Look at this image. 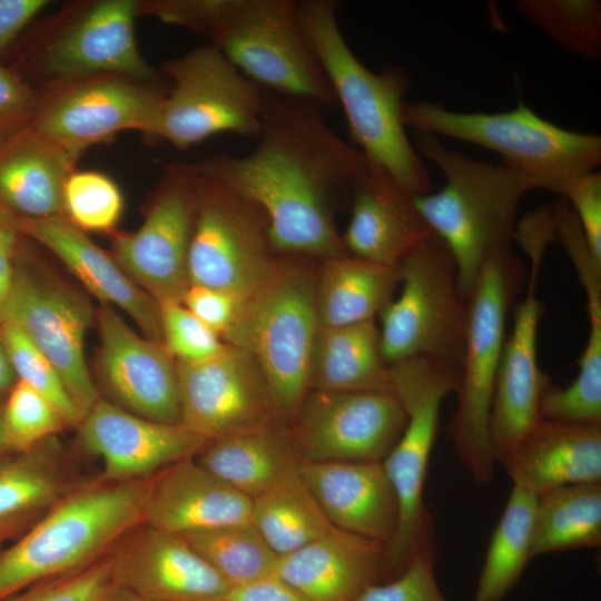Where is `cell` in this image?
<instances>
[{
  "label": "cell",
  "mask_w": 601,
  "mask_h": 601,
  "mask_svg": "<svg viewBox=\"0 0 601 601\" xmlns=\"http://www.w3.org/2000/svg\"><path fill=\"white\" fill-rule=\"evenodd\" d=\"M406 421L391 392L311 390L288 428L299 461L382 462Z\"/></svg>",
  "instance_id": "cell-16"
},
{
  "label": "cell",
  "mask_w": 601,
  "mask_h": 601,
  "mask_svg": "<svg viewBox=\"0 0 601 601\" xmlns=\"http://www.w3.org/2000/svg\"><path fill=\"white\" fill-rule=\"evenodd\" d=\"M184 28L209 37L247 79L266 91L336 102L333 89L300 24L293 0H187Z\"/></svg>",
  "instance_id": "cell-4"
},
{
  "label": "cell",
  "mask_w": 601,
  "mask_h": 601,
  "mask_svg": "<svg viewBox=\"0 0 601 601\" xmlns=\"http://www.w3.org/2000/svg\"><path fill=\"white\" fill-rule=\"evenodd\" d=\"M536 496L513 485L493 531L472 601H503L520 580L531 556Z\"/></svg>",
  "instance_id": "cell-35"
},
{
  "label": "cell",
  "mask_w": 601,
  "mask_h": 601,
  "mask_svg": "<svg viewBox=\"0 0 601 601\" xmlns=\"http://www.w3.org/2000/svg\"><path fill=\"white\" fill-rule=\"evenodd\" d=\"M311 390L392 392L391 366L381 352L374 319L319 326L311 357Z\"/></svg>",
  "instance_id": "cell-31"
},
{
  "label": "cell",
  "mask_w": 601,
  "mask_h": 601,
  "mask_svg": "<svg viewBox=\"0 0 601 601\" xmlns=\"http://www.w3.org/2000/svg\"><path fill=\"white\" fill-rule=\"evenodd\" d=\"M275 575L309 601H358L391 580L386 545L339 529L278 556Z\"/></svg>",
  "instance_id": "cell-26"
},
{
  "label": "cell",
  "mask_w": 601,
  "mask_h": 601,
  "mask_svg": "<svg viewBox=\"0 0 601 601\" xmlns=\"http://www.w3.org/2000/svg\"><path fill=\"white\" fill-rule=\"evenodd\" d=\"M601 545V482L571 484L538 496L531 556Z\"/></svg>",
  "instance_id": "cell-33"
},
{
  "label": "cell",
  "mask_w": 601,
  "mask_h": 601,
  "mask_svg": "<svg viewBox=\"0 0 601 601\" xmlns=\"http://www.w3.org/2000/svg\"><path fill=\"white\" fill-rule=\"evenodd\" d=\"M436 548L416 553L395 578L370 587L358 601H447L435 577Z\"/></svg>",
  "instance_id": "cell-44"
},
{
  "label": "cell",
  "mask_w": 601,
  "mask_h": 601,
  "mask_svg": "<svg viewBox=\"0 0 601 601\" xmlns=\"http://www.w3.org/2000/svg\"><path fill=\"white\" fill-rule=\"evenodd\" d=\"M37 96L18 72L0 65V144L30 128Z\"/></svg>",
  "instance_id": "cell-46"
},
{
  "label": "cell",
  "mask_w": 601,
  "mask_h": 601,
  "mask_svg": "<svg viewBox=\"0 0 601 601\" xmlns=\"http://www.w3.org/2000/svg\"><path fill=\"white\" fill-rule=\"evenodd\" d=\"M67 483L53 456L30 455L0 466V521L53 506L66 494ZM68 490V489H67Z\"/></svg>",
  "instance_id": "cell-38"
},
{
  "label": "cell",
  "mask_w": 601,
  "mask_h": 601,
  "mask_svg": "<svg viewBox=\"0 0 601 601\" xmlns=\"http://www.w3.org/2000/svg\"><path fill=\"white\" fill-rule=\"evenodd\" d=\"M246 522H252V499L195 457L177 461L147 479V525L186 534Z\"/></svg>",
  "instance_id": "cell-25"
},
{
  "label": "cell",
  "mask_w": 601,
  "mask_h": 601,
  "mask_svg": "<svg viewBox=\"0 0 601 601\" xmlns=\"http://www.w3.org/2000/svg\"><path fill=\"white\" fill-rule=\"evenodd\" d=\"M162 343L175 361L193 363L221 353L227 343L180 302L159 303Z\"/></svg>",
  "instance_id": "cell-42"
},
{
  "label": "cell",
  "mask_w": 601,
  "mask_h": 601,
  "mask_svg": "<svg viewBox=\"0 0 601 601\" xmlns=\"http://www.w3.org/2000/svg\"><path fill=\"white\" fill-rule=\"evenodd\" d=\"M98 322L100 371L114 396L137 415L180 423L176 361L165 345L138 335L109 305Z\"/></svg>",
  "instance_id": "cell-22"
},
{
  "label": "cell",
  "mask_w": 601,
  "mask_h": 601,
  "mask_svg": "<svg viewBox=\"0 0 601 601\" xmlns=\"http://www.w3.org/2000/svg\"><path fill=\"white\" fill-rule=\"evenodd\" d=\"M528 254L531 266L526 295L514 307L490 412L489 439L495 463L540 420L541 396L551 384L538 363V329L544 308L536 296V285L543 250L534 248Z\"/></svg>",
  "instance_id": "cell-19"
},
{
  "label": "cell",
  "mask_w": 601,
  "mask_h": 601,
  "mask_svg": "<svg viewBox=\"0 0 601 601\" xmlns=\"http://www.w3.org/2000/svg\"><path fill=\"white\" fill-rule=\"evenodd\" d=\"M147 479L93 483L66 494L0 553V601L87 568L144 523Z\"/></svg>",
  "instance_id": "cell-5"
},
{
  "label": "cell",
  "mask_w": 601,
  "mask_h": 601,
  "mask_svg": "<svg viewBox=\"0 0 601 601\" xmlns=\"http://www.w3.org/2000/svg\"><path fill=\"white\" fill-rule=\"evenodd\" d=\"M499 463L513 485L536 497L565 485L601 482V425L540 418Z\"/></svg>",
  "instance_id": "cell-28"
},
{
  "label": "cell",
  "mask_w": 601,
  "mask_h": 601,
  "mask_svg": "<svg viewBox=\"0 0 601 601\" xmlns=\"http://www.w3.org/2000/svg\"><path fill=\"white\" fill-rule=\"evenodd\" d=\"M117 590L107 555L87 568L32 585L6 601H106Z\"/></svg>",
  "instance_id": "cell-43"
},
{
  "label": "cell",
  "mask_w": 601,
  "mask_h": 601,
  "mask_svg": "<svg viewBox=\"0 0 601 601\" xmlns=\"http://www.w3.org/2000/svg\"><path fill=\"white\" fill-rule=\"evenodd\" d=\"M16 377L7 349L0 338V391L9 387Z\"/></svg>",
  "instance_id": "cell-51"
},
{
  "label": "cell",
  "mask_w": 601,
  "mask_h": 601,
  "mask_svg": "<svg viewBox=\"0 0 601 601\" xmlns=\"http://www.w3.org/2000/svg\"><path fill=\"white\" fill-rule=\"evenodd\" d=\"M161 73L173 86L160 101L148 140L184 150L217 134L258 136L264 89L213 45L167 60Z\"/></svg>",
  "instance_id": "cell-11"
},
{
  "label": "cell",
  "mask_w": 601,
  "mask_h": 601,
  "mask_svg": "<svg viewBox=\"0 0 601 601\" xmlns=\"http://www.w3.org/2000/svg\"><path fill=\"white\" fill-rule=\"evenodd\" d=\"M252 523L277 556L337 529L300 479L297 467L252 499Z\"/></svg>",
  "instance_id": "cell-34"
},
{
  "label": "cell",
  "mask_w": 601,
  "mask_h": 601,
  "mask_svg": "<svg viewBox=\"0 0 601 601\" xmlns=\"http://www.w3.org/2000/svg\"><path fill=\"white\" fill-rule=\"evenodd\" d=\"M514 6L562 49L589 61L600 59L599 0H518Z\"/></svg>",
  "instance_id": "cell-37"
},
{
  "label": "cell",
  "mask_w": 601,
  "mask_h": 601,
  "mask_svg": "<svg viewBox=\"0 0 601 601\" xmlns=\"http://www.w3.org/2000/svg\"><path fill=\"white\" fill-rule=\"evenodd\" d=\"M109 555L117 588L148 601H215L231 587L180 534L145 523Z\"/></svg>",
  "instance_id": "cell-20"
},
{
  "label": "cell",
  "mask_w": 601,
  "mask_h": 601,
  "mask_svg": "<svg viewBox=\"0 0 601 601\" xmlns=\"http://www.w3.org/2000/svg\"><path fill=\"white\" fill-rule=\"evenodd\" d=\"M561 196L572 206L594 263L601 267V175L592 170L575 177Z\"/></svg>",
  "instance_id": "cell-45"
},
{
  "label": "cell",
  "mask_w": 601,
  "mask_h": 601,
  "mask_svg": "<svg viewBox=\"0 0 601 601\" xmlns=\"http://www.w3.org/2000/svg\"><path fill=\"white\" fill-rule=\"evenodd\" d=\"M413 145L446 179L441 190L414 196V203L449 248L460 292L466 299L490 255L511 247L520 200L535 185L502 164H487L449 149L427 132L415 131Z\"/></svg>",
  "instance_id": "cell-3"
},
{
  "label": "cell",
  "mask_w": 601,
  "mask_h": 601,
  "mask_svg": "<svg viewBox=\"0 0 601 601\" xmlns=\"http://www.w3.org/2000/svg\"><path fill=\"white\" fill-rule=\"evenodd\" d=\"M196 206L197 175L191 164H169L138 230L112 234L111 255L158 304L181 303L190 286L188 252Z\"/></svg>",
  "instance_id": "cell-15"
},
{
  "label": "cell",
  "mask_w": 601,
  "mask_h": 601,
  "mask_svg": "<svg viewBox=\"0 0 601 601\" xmlns=\"http://www.w3.org/2000/svg\"><path fill=\"white\" fill-rule=\"evenodd\" d=\"M106 601H148L141 599L137 595H134L129 592L118 589L108 600Z\"/></svg>",
  "instance_id": "cell-52"
},
{
  "label": "cell",
  "mask_w": 601,
  "mask_h": 601,
  "mask_svg": "<svg viewBox=\"0 0 601 601\" xmlns=\"http://www.w3.org/2000/svg\"><path fill=\"white\" fill-rule=\"evenodd\" d=\"M181 304L225 342L237 325L244 302L235 296L203 286L190 285Z\"/></svg>",
  "instance_id": "cell-47"
},
{
  "label": "cell",
  "mask_w": 601,
  "mask_h": 601,
  "mask_svg": "<svg viewBox=\"0 0 601 601\" xmlns=\"http://www.w3.org/2000/svg\"><path fill=\"white\" fill-rule=\"evenodd\" d=\"M67 426L58 410L39 392L18 381L1 417L6 446L27 451Z\"/></svg>",
  "instance_id": "cell-41"
},
{
  "label": "cell",
  "mask_w": 601,
  "mask_h": 601,
  "mask_svg": "<svg viewBox=\"0 0 601 601\" xmlns=\"http://www.w3.org/2000/svg\"><path fill=\"white\" fill-rule=\"evenodd\" d=\"M0 338L19 381L43 395L61 414L67 426L82 421L60 376L47 357L16 326L0 323Z\"/></svg>",
  "instance_id": "cell-40"
},
{
  "label": "cell",
  "mask_w": 601,
  "mask_h": 601,
  "mask_svg": "<svg viewBox=\"0 0 601 601\" xmlns=\"http://www.w3.org/2000/svg\"><path fill=\"white\" fill-rule=\"evenodd\" d=\"M342 242L352 256L380 265H398L434 231L414 203L382 169L370 164L349 205Z\"/></svg>",
  "instance_id": "cell-27"
},
{
  "label": "cell",
  "mask_w": 601,
  "mask_h": 601,
  "mask_svg": "<svg viewBox=\"0 0 601 601\" xmlns=\"http://www.w3.org/2000/svg\"><path fill=\"white\" fill-rule=\"evenodd\" d=\"M176 373L180 424L207 441L284 422L258 363L242 347L176 362Z\"/></svg>",
  "instance_id": "cell-18"
},
{
  "label": "cell",
  "mask_w": 601,
  "mask_h": 601,
  "mask_svg": "<svg viewBox=\"0 0 601 601\" xmlns=\"http://www.w3.org/2000/svg\"><path fill=\"white\" fill-rule=\"evenodd\" d=\"M49 3L48 0H0V56Z\"/></svg>",
  "instance_id": "cell-48"
},
{
  "label": "cell",
  "mask_w": 601,
  "mask_h": 601,
  "mask_svg": "<svg viewBox=\"0 0 601 601\" xmlns=\"http://www.w3.org/2000/svg\"><path fill=\"white\" fill-rule=\"evenodd\" d=\"M401 267L361 259L349 254L323 259L315 282L319 326L373 321L401 283Z\"/></svg>",
  "instance_id": "cell-32"
},
{
  "label": "cell",
  "mask_w": 601,
  "mask_h": 601,
  "mask_svg": "<svg viewBox=\"0 0 601 601\" xmlns=\"http://www.w3.org/2000/svg\"><path fill=\"white\" fill-rule=\"evenodd\" d=\"M13 217L21 235L55 254L101 304L119 307L145 337L162 343L158 303L122 270L111 254L63 217Z\"/></svg>",
  "instance_id": "cell-24"
},
{
  "label": "cell",
  "mask_w": 601,
  "mask_h": 601,
  "mask_svg": "<svg viewBox=\"0 0 601 601\" xmlns=\"http://www.w3.org/2000/svg\"><path fill=\"white\" fill-rule=\"evenodd\" d=\"M297 472L337 529L387 545L398 503L382 462H305Z\"/></svg>",
  "instance_id": "cell-23"
},
{
  "label": "cell",
  "mask_w": 601,
  "mask_h": 601,
  "mask_svg": "<svg viewBox=\"0 0 601 601\" xmlns=\"http://www.w3.org/2000/svg\"><path fill=\"white\" fill-rule=\"evenodd\" d=\"M77 158L28 128L0 144V209L16 217H62V190Z\"/></svg>",
  "instance_id": "cell-29"
},
{
  "label": "cell",
  "mask_w": 601,
  "mask_h": 601,
  "mask_svg": "<svg viewBox=\"0 0 601 601\" xmlns=\"http://www.w3.org/2000/svg\"><path fill=\"white\" fill-rule=\"evenodd\" d=\"M323 109L264 90L254 149L193 162L263 211L270 246L284 255L328 259L348 254L336 230L334 206L339 198L351 205L370 164L334 132Z\"/></svg>",
  "instance_id": "cell-1"
},
{
  "label": "cell",
  "mask_w": 601,
  "mask_h": 601,
  "mask_svg": "<svg viewBox=\"0 0 601 601\" xmlns=\"http://www.w3.org/2000/svg\"><path fill=\"white\" fill-rule=\"evenodd\" d=\"M402 119L415 131L493 150L503 166L531 179L535 188L560 195L571 180L601 164L599 135L561 128L522 102L510 111L486 114L457 112L432 101H404Z\"/></svg>",
  "instance_id": "cell-7"
},
{
  "label": "cell",
  "mask_w": 601,
  "mask_h": 601,
  "mask_svg": "<svg viewBox=\"0 0 601 601\" xmlns=\"http://www.w3.org/2000/svg\"><path fill=\"white\" fill-rule=\"evenodd\" d=\"M79 427L85 447L104 463L106 481L151 476L164 467L195 457L207 440L180 423H162L99 398Z\"/></svg>",
  "instance_id": "cell-21"
},
{
  "label": "cell",
  "mask_w": 601,
  "mask_h": 601,
  "mask_svg": "<svg viewBox=\"0 0 601 601\" xmlns=\"http://www.w3.org/2000/svg\"><path fill=\"white\" fill-rule=\"evenodd\" d=\"M195 459L249 499L295 471L299 463L284 422L208 441Z\"/></svg>",
  "instance_id": "cell-30"
},
{
  "label": "cell",
  "mask_w": 601,
  "mask_h": 601,
  "mask_svg": "<svg viewBox=\"0 0 601 601\" xmlns=\"http://www.w3.org/2000/svg\"><path fill=\"white\" fill-rule=\"evenodd\" d=\"M223 601H309L295 588L273 574L242 585L230 587Z\"/></svg>",
  "instance_id": "cell-49"
},
{
  "label": "cell",
  "mask_w": 601,
  "mask_h": 601,
  "mask_svg": "<svg viewBox=\"0 0 601 601\" xmlns=\"http://www.w3.org/2000/svg\"><path fill=\"white\" fill-rule=\"evenodd\" d=\"M525 282L522 259L511 247L485 260L466 297V332L457 405L446 432L460 462L480 484L491 482L495 461L489 420L505 341L506 318Z\"/></svg>",
  "instance_id": "cell-6"
},
{
  "label": "cell",
  "mask_w": 601,
  "mask_h": 601,
  "mask_svg": "<svg viewBox=\"0 0 601 601\" xmlns=\"http://www.w3.org/2000/svg\"><path fill=\"white\" fill-rule=\"evenodd\" d=\"M88 303L49 277L16 268L0 323L19 328L56 368L81 418L99 400L85 355Z\"/></svg>",
  "instance_id": "cell-17"
},
{
  "label": "cell",
  "mask_w": 601,
  "mask_h": 601,
  "mask_svg": "<svg viewBox=\"0 0 601 601\" xmlns=\"http://www.w3.org/2000/svg\"><path fill=\"white\" fill-rule=\"evenodd\" d=\"M180 535L231 587L275 574L278 556L252 522Z\"/></svg>",
  "instance_id": "cell-36"
},
{
  "label": "cell",
  "mask_w": 601,
  "mask_h": 601,
  "mask_svg": "<svg viewBox=\"0 0 601 601\" xmlns=\"http://www.w3.org/2000/svg\"><path fill=\"white\" fill-rule=\"evenodd\" d=\"M20 235L14 217L0 209V309L13 279L14 255Z\"/></svg>",
  "instance_id": "cell-50"
},
{
  "label": "cell",
  "mask_w": 601,
  "mask_h": 601,
  "mask_svg": "<svg viewBox=\"0 0 601 601\" xmlns=\"http://www.w3.org/2000/svg\"><path fill=\"white\" fill-rule=\"evenodd\" d=\"M30 128L75 158L125 130L148 138L161 99L159 83L100 75L37 89Z\"/></svg>",
  "instance_id": "cell-14"
},
{
  "label": "cell",
  "mask_w": 601,
  "mask_h": 601,
  "mask_svg": "<svg viewBox=\"0 0 601 601\" xmlns=\"http://www.w3.org/2000/svg\"><path fill=\"white\" fill-rule=\"evenodd\" d=\"M1 446H6L4 443H3V437H2V428H1V417H0V447Z\"/></svg>",
  "instance_id": "cell-53"
},
{
  "label": "cell",
  "mask_w": 601,
  "mask_h": 601,
  "mask_svg": "<svg viewBox=\"0 0 601 601\" xmlns=\"http://www.w3.org/2000/svg\"><path fill=\"white\" fill-rule=\"evenodd\" d=\"M190 164L197 175L190 285L221 290L245 303L267 283L278 262L265 215L229 185Z\"/></svg>",
  "instance_id": "cell-12"
},
{
  "label": "cell",
  "mask_w": 601,
  "mask_h": 601,
  "mask_svg": "<svg viewBox=\"0 0 601 601\" xmlns=\"http://www.w3.org/2000/svg\"><path fill=\"white\" fill-rule=\"evenodd\" d=\"M315 282L300 264L278 259L267 283L244 303L225 339L254 356L287 425L311 391V357L319 327Z\"/></svg>",
  "instance_id": "cell-8"
},
{
  "label": "cell",
  "mask_w": 601,
  "mask_h": 601,
  "mask_svg": "<svg viewBox=\"0 0 601 601\" xmlns=\"http://www.w3.org/2000/svg\"><path fill=\"white\" fill-rule=\"evenodd\" d=\"M215 601H223V600H221V599H219V600H215Z\"/></svg>",
  "instance_id": "cell-54"
},
{
  "label": "cell",
  "mask_w": 601,
  "mask_h": 601,
  "mask_svg": "<svg viewBox=\"0 0 601 601\" xmlns=\"http://www.w3.org/2000/svg\"><path fill=\"white\" fill-rule=\"evenodd\" d=\"M402 290L378 313L381 352L388 366L423 358L460 371L466 332V299L453 257L432 235L401 263Z\"/></svg>",
  "instance_id": "cell-10"
},
{
  "label": "cell",
  "mask_w": 601,
  "mask_h": 601,
  "mask_svg": "<svg viewBox=\"0 0 601 601\" xmlns=\"http://www.w3.org/2000/svg\"><path fill=\"white\" fill-rule=\"evenodd\" d=\"M137 6L138 0H97L61 12L32 58L42 87L100 75L161 85L162 73L144 59L137 45Z\"/></svg>",
  "instance_id": "cell-13"
},
{
  "label": "cell",
  "mask_w": 601,
  "mask_h": 601,
  "mask_svg": "<svg viewBox=\"0 0 601 601\" xmlns=\"http://www.w3.org/2000/svg\"><path fill=\"white\" fill-rule=\"evenodd\" d=\"M459 381L457 368L428 359L391 366L392 392L407 416L401 437L382 461L398 503L397 529L386 548L391 579L416 553L436 548L433 519L423 501V491L441 406L446 396L456 392Z\"/></svg>",
  "instance_id": "cell-9"
},
{
  "label": "cell",
  "mask_w": 601,
  "mask_h": 601,
  "mask_svg": "<svg viewBox=\"0 0 601 601\" xmlns=\"http://www.w3.org/2000/svg\"><path fill=\"white\" fill-rule=\"evenodd\" d=\"M300 24L345 114L353 146L413 196L432 191L431 175L402 119L411 77L401 66L365 67L345 40L332 0L297 1Z\"/></svg>",
  "instance_id": "cell-2"
},
{
  "label": "cell",
  "mask_w": 601,
  "mask_h": 601,
  "mask_svg": "<svg viewBox=\"0 0 601 601\" xmlns=\"http://www.w3.org/2000/svg\"><path fill=\"white\" fill-rule=\"evenodd\" d=\"M124 210L120 188L97 170H73L62 190V217L78 229L115 233Z\"/></svg>",
  "instance_id": "cell-39"
}]
</instances>
